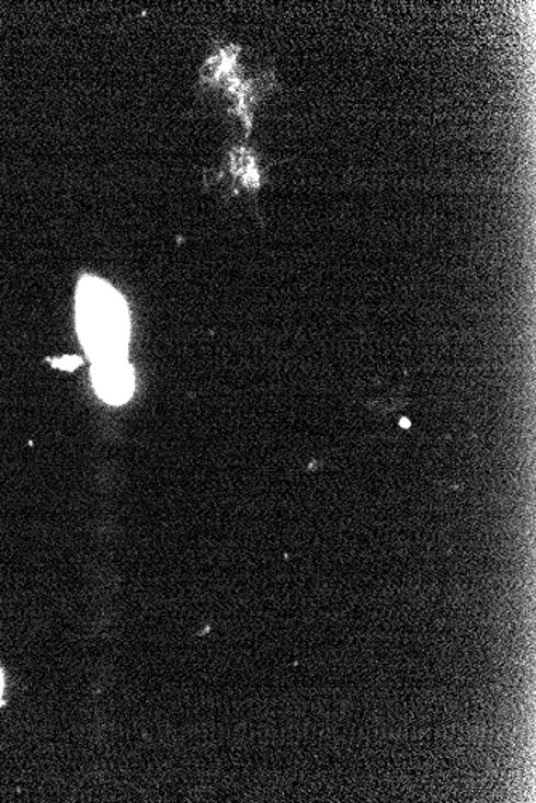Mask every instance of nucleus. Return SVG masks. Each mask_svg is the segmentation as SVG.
I'll list each match as a JSON object with an SVG mask.
<instances>
[{"instance_id": "f257e3e1", "label": "nucleus", "mask_w": 536, "mask_h": 803, "mask_svg": "<svg viewBox=\"0 0 536 803\" xmlns=\"http://www.w3.org/2000/svg\"><path fill=\"white\" fill-rule=\"evenodd\" d=\"M78 331L93 363L124 359L129 347V311L123 297L99 278L78 287Z\"/></svg>"}, {"instance_id": "f03ea898", "label": "nucleus", "mask_w": 536, "mask_h": 803, "mask_svg": "<svg viewBox=\"0 0 536 803\" xmlns=\"http://www.w3.org/2000/svg\"><path fill=\"white\" fill-rule=\"evenodd\" d=\"M96 393L112 404H121L133 397L134 370L124 359L95 363L92 369Z\"/></svg>"}, {"instance_id": "7ed1b4c3", "label": "nucleus", "mask_w": 536, "mask_h": 803, "mask_svg": "<svg viewBox=\"0 0 536 803\" xmlns=\"http://www.w3.org/2000/svg\"><path fill=\"white\" fill-rule=\"evenodd\" d=\"M2 693H3V675H2V670H0V702H2Z\"/></svg>"}]
</instances>
